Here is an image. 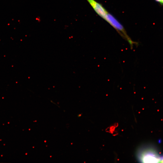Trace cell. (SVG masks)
Wrapping results in <instances>:
<instances>
[{"mask_svg": "<svg viewBox=\"0 0 163 163\" xmlns=\"http://www.w3.org/2000/svg\"><path fill=\"white\" fill-rule=\"evenodd\" d=\"M159 162L163 163V155L160 156Z\"/></svg>", "mask_w": 163, "mask_h": 163, "instance_id": "277c9868", "label": "cell"}, {"mask_svg": "<svg viewBox=\"0 0 163 163\" xmlns=\"http://www.w3.org/2000/svg\"><path fill=\"white\" fill-rule=\"evenodd\" d=\"M138 160L143 163L159 162L160 156L156 149L151 146L141 147L137 152Z\"/></svg>", "mask_w": 163, "mask_h": 163, "instance_id": "6da1fadb", "label": "cell"}, {"mask_svg": "<svg viewBox=\"0 0 163 163\" xmlns=\"http://www.w3.org/2000/svg\"><path fill=\"white\" fill-rule=\"evenodd\" d=\"M155 1L159 3L160 4H162L163 0H155Z\"/></svg>", "mask_w": 163, "mask_h": 163, "instance_id": "5b68a950", "label": "cell"}, {"mask_svg": "<svg viewBox=\"0 0 163 163\" xmlns=\"http://www.w3.org/2000/svg\"><path fill=\"white\" fill-rule=\"evenodd\" d=\"M96 13L104 19L108 12L101 4L95 0H87Z\"/></svg>", "mask_w": 163, "mask_h": 163, "instance_id": "3957f363", "label": "cell"}, {"mask_svg": "<svg viewBox=\"0 0 163 163\" xmlns=\"http://www.w3.org/2000/svg\"><path fill=\"white\" fill-rule=\"evenodd\" d=\"M104 20L113 27L118 32L131 44L133 43L128 37L122 25L111 14L108 12Z\"/></svg>", "mask_w": 163, "mask_h": 163, "instance_id": "7a4b0ae2", "label": "cell"}, {"mask_svg": "<svg viewBox=\"0 0 163 163\" xmlns=\"http://www.w3.org/2000/svg\"><path fill=\"white\" fill-rule=\"evenodd\" d=\"M162 4H163V2H162Z\"/></svg>", "mask_w": 163, "mask_h": 163, "instance_id": "8992f818", "label": "cell"}]
</instances>
